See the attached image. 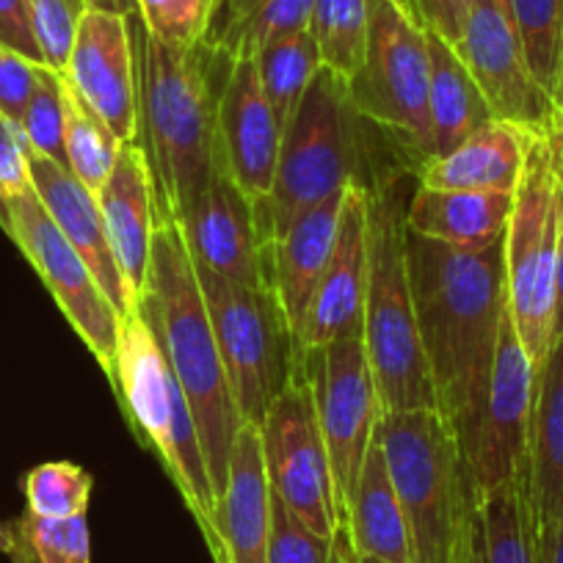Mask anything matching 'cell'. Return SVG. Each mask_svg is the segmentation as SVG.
I'll return each mask as SVG.
<instances>
[{
    "label": "cell",
    "instance_id": "obj_1",
    "mask_svg": "<svg viewBox=\"0 0 563 563\" xmlns=\"http://www.w3.org/2000/svg\"><path fill=\"white\" fill-rule=\"evenodd\" d=\"M409 279L422 351L437 389V411L456 426L489 382L508 312L503 241L467 252L406 230Z\"/></svg>",
    "mask_w": 563,
    "mask_h": 563
},
{
    "label": "cell",
    "instance_id": "obj_2",
    "mask_svg": "<svg viewBox=\"0 0 563 563\" xmlns=\"http://www.w3.org/2000/svg\"><path fill=\"white\" fill-rule=\"evenodd\" d=\"M139 307L153 323L186 395L219 503L227 489L232 448L238 431L243 429V417L232 398L230 378L216 345L191 252L183 241L177 221L169 216H161L155 230L147 288Z\"/></svg>",
    "mask_w": 563,
    "mask_h": 563
},
{
    "label": "cell",
    "instance_id": "obj_3",
    "mask_svg": "<svg viewBox=\"0 0 563 563\" xmlns=\"http://www.w3.org/2000/svg\"><path fill=\"white\" fill-rule=\"evenodd\" d=\"M232 64L205 42L172 47L141 29V119L161 216L175 219L221 169L219 100Z\"/></svg>",
    "mask_w": 563,
    "mask_h": 563
},
{
    "label": "cell",
    "instance_id": "obj_4",
    "mask_svg": "<svg viewBox=\"0 0 563 563\" xmlns=\"http://www.w3.org/2000/svg\"><path fill=\"white\" fill-rule=\"evenodd\" d=\"M384 459L404 508L411 563H467L481 489L437 409L382 415Z\"/></svg>",
    "mask_w": 563,
    "mask_h": 563
},
{
    "label": "cell",
    "instance_id": "obj_5",
    "mask_svg": "<svg viewBox=\"0 0 563 563\" xmlns=\"http://www.w3.org/2000/svg\"><path fill=\"white\" fill-rule=\"evenodd\" d=\"M406 208L387 183L367 186V294L362 343L382 415L437 409V389L422 351L406 246Z\"/></svg>",
    "mask_w": 563,
    "mask_h": 563
},
{
    "label": "cell",
    "instance_id": "obj_6",
    "mask_svg": "<svg viewBox=\"0 0 563 563\" xmlns=\"http://www.w3.org/2000/svg\"><path fill=\"white\" fill-rule=\"evenodd\" d=\"M113 393L122 400L135 437L158 453L213 555L219 547V503L205 464L202 442L169 356L141 307L128 312L119 327Z\"/></svg>",
    "mask_w": 563,
    "mask_h": 563
},
{
    "label": "cell",
    "instance_id": "obj_7",
    "mask_svg": "<svg viewBox=\"0 0 563 563\" xmlns=\"http://www.w3.org/2000/svg\"><path fill=\"white\" fill-rule=\"evenodd\" d=\"M349 84L321 67L299 111L282 133L279 164L268 199L257 205L265 241L279 238L301 213L360 180V124Z\"/></svg>",
    "mask_w": 563,
    "mask_h": 563
},
{
    "label": "cell",
    "instance_id": "obj_8",
    "mask_svg": "<svg viewBox=\"0 0 563 563\" xmlns=\"http://www.w3.org/2000/svg\"><path fill=\"white\" fill-rule=\"evenodd\" d=\"M197 268L216 345L243 422L260 429L265 411L301 373L294 327L271 288H246L213 271Z\"/></svg>",
    "mask_w": 563,
    "mask_h": 563
},
{
    "label": "cell",
    "instance_id": "obj_9",
    "mask_svg": "<svg viewBox=\"0 0 563 563\" xmlns=\"http://www.w3.org/2000/svg\"><path fill=\"white\" fill-rule=\"evenodd\" d=\"M561 232V188L544 130L530 133L522 177L514 191L503 254H506L508 310L525 354L539 371L552 345L555 265Z\"/></svg>",
    "mask_w": 563,
    "mask_h": 563
},
{
    "label": "cell",
    "instance_id": "obj_10",
    "mask_svg": "<svg viewBox=\"0 0 563 563\" xmlns=\"http://www.w3.org/2000/svg\"><path fill=\"white\" fill-rule=\"evenodd\" d=\"M429 34L398 0H371L362 67L349 80L356 113L411 155L415 169L431 158Z\"/></svg>",
    "mask_w": 563,
    "mask_h": 563
},
{
    "label": "cell",
    "instance_id": "obj_11",
    "mask_svg": "<svg viewBox=\"0 0 563 563\" xmlns=\"http://www.w3.org/2000/svg\"><path fill=\"white\" fill-rule=\"evenodd\" d=\"M0 227L18 243L31 268L45 282V288L56 299L58 310L64 312L69 327L78 332L86 349L95 354L113 387L122 316L113 310L108 296L102 294L89 265L80 260L73 243L62 235L36 191L14 199H0Z\"/></svg>",
    "mask_w": 563,
    "mask_h": 563
},
{
    "label": "cell",
    "instance_id": "obj_12",
    "mask_svg": "<svg viewBox=\"0 0 563 563\" xmlns=\"http://www.w3.org/2000/svg\"><path fill=\"white\" fill-rule=\"evenodd\" d=\"M533 384L536 367L525 354L508 310L484 395L467 417L451 426L459 451L481 492L508 484L525 473Z\"/></svg>",
    "mask_w": 563,
    "mask_h": 563
},
{
    "label": "cell",
    "instance_id": "obj_13",
    "mask_svg": "<svg viewBox=\"0 0 563 563\" xmlns=\"http://www.w3.org/2000/svg\"><path fill=\"white\" fill-rule=\"evenodd\" d=\"M257 431L271 495L279 497L312 533L334 539L340 517L332 464L305 373L282 389Z\"/></svg>",
    "mask_w": 563,
    "mask_h": 563
},
{
    "label": "cell",
    "instance_id": "obj_14",
    "mask_svg": "<svg viewBox=\"0 0 563 563\" xmlns=\"http://www.w3.org/2000/svg\"><path fill=\"white\" fill-rule=\"evenodd\" d=\"M301 373L310 384L312 404L321 422L329 464H332L338 517L343 519L345 503L382 420L362 334L334 340L323 349L305 351Z\"/></svg>",
    "mask_w": 563,
    "mask_h": 563
},
{
    "label": "cell",
    "instance_id": "obj_15",
    "mask_svg": "<svg viewBox=\"0 0 563 563\" xmlns=\"http://www.w3.org/2000/svg\"><path fill=\"white\" fill-rule=\"evenodd\" d=\"M453 51L478 84L495 119L544 130L561 117V108L530 73L511 0H470Z\"/></svg>",
    "mask_w": 563,
    "mask_h": 563
},
{
    "label": "cell",
    "instance_id": "obj_16",
    "mask_svg": "<svg viewBox=\"0 0 563 563\" xmlns=\"http://www.w3.org/2000/svg\"><path fill=\"white\" fill-rule=\"evenodd\" d=\"M62 75L122 144H133L141 128V91L130 18L84 9Z\"/></svg>",
    "mask_w": 563,
    "mask_h": 563
},
{
    "label": "cell",
    "instance_id": "obj_17",
    "mask_svg": "<svg viewBox=\"0 0 563 563\" xmlns=\"http://www.w3.org/2000/svg\"><path fill=\"white\" fill-rule=\"evenodd\" d=\"M175 221L194 263L246 288H268V241L257 205L224 169Z\"/></svg>",
    "mask_w": 563,
    "mask_h": 563
},
{
    "label": "cell",
    "instance_id": "obj_18",
    "mask_svg": "<svg viewBox=\"0 0 563 563\" xmlns=\"http://www.w3.org/2000/svg\"><path fill=\"white\" fill-rule=\"evenodd\" d=\"M367 186L349 183L340 210L338 238L329 263L318 282L305 323L299 332V351H316L334 340L362 334V310L367 294Z\"/></svg>",
    "mask_w": 563,
    "mask_h": 563
},
{
    "label": "cell",
    "instance_id": "obj_19",
    "mask_svg": "<svg viewBox=\"0 0 563 563\" xmlns=\"http://www.w3.org/2000/svg\"><path fill=\"white\" fill-rule=\"evenodd\" d=\"M279 147L282 124L265 100L254 58H241L221 89L219 161L254 205H263L274 188Z\"/></svg>",
    "mask_w": 563,
    "mask_h": 563
},
{
    "label": "cell",
    "instance_id": "obj_20",
    "mask_svg": "<svg viewBox=\"0 0 563 563\" xmlns=\"http://www.w3.org/2000/svg\"><path fill=\"white\" fill-rule=\"evenodd\" d=\"M97 202H100L119 274L139 305L144 288H147L155 230L161 224L158 183H155L147 150L139 147L135 141L122 144L117 166H113L106 188L97 194Z\"/></svg>",
    "mask_w": 563,
    "mask_h": 563
},
{
    "label": "cell",
    "instance_id": "obj_21",
    "mask_svg": "<svg viewBox=\"0 0 563 563\" xmlns=\"http://www.w3.org/2000/svg\"><path fill=\"white\" fill-rule=\"evenodd\" d=\"M29 166L36 197L45 205L51 219L56 221L62 235L73 243V249L80 254V260L89 265V271L95 274L97 285H100L102 294L108 296L113 310L122 318L128 316V312H133L139 305H135L128 285H124L122 274H119L111 243H108L100 202H97L95 194H91L67 166L56 164V161L45 158V155H36L34 150L29 153Z\"/></svg>",
    "mask_w": 563,
    "mask_h": 563
},
{
    "label": "cell",
    "instance_id": "obj_22",
    "mask_svg": "<svg viewBox=\"0 0 563 563\" xmlns=\"http://www.w3.org/2000/svg\"><path fill=\"white\" fill-rule=\"evenodd\" d=\"M219 547L213 563H268L271 486L265 478L260 431L249 422L238 431L232 448L227 489L216 511Z\"/></svg>",
    "mask_w": 563,
    "mask_h": 563
},
{
    "label": "cell",
    "instance_id": "obj_23",
    "mask_svg": "<svg viewBox=\"0 0 563 563\" xmlns=\"http://www.w3.org/2000/svg\"><path fill=\"white\" fill-rule=\"evenodd\" d=\"M525 486L533 530L541 536L563 517V334L536 371Z\"/></svg>",
    "mask_w": 563,
    "mask_h": 563
},
{
    "label": "cell",
    "instance_id": "obj_24",
    "mask_svg": "<svg viewBox=\"0 0 563 563\" xmlns=\"http://www.w3.org/2000/svg\"><path fill=\"white\" fill-rule=\"evenodd\" d=\"M345 188L301 213L268 246V288L279 296L282 310L294 327L296 340H299L301 323H305L318 282H321L329 254L334 249Z\"/></svg>",
    "mask_w": 563,
    "mask_h": 563
},
{
    "label": "cell",
    "instance_id": "obj_25",
    "mask_svg": "<svg viewBox=\"0 0 563 563\" xmlns=\"http://www.w3.org/2000/svg\"><path fill=\"white\" fill-rule=\"evenodd\" d=\"M530 133L506 119H492L456 150L417 166V186L440 191H503L514 194L522 177Z\"/></svg>",
    "mask_w": 563,
    "mask_h": 563
},
{
    "label": "cell",
    "instance_id": "obj_26",
    "mask_svg": "<svg viewBox=\"0 0 563 563\" xmlns=\"http://www.w3.org/2000/svg\"><path fill=\"white\" fill-rule=\"evenodd\" d=\"M514 194L440 191L417 186L406 205V230L453 249H489L506 238Z\"/></svg>",
    "mask_w": 563,
    "mask_h": 563
},
{
    "label": "cell",
    "instance_id": "obj_27",
    "mask_svg": "<svg viewBox=\"0 0 563 563\" xmlns=\"http://www.w3.org/2000/svg\"><path fill=\"white\" fill-rule=\"evenodd\" d=\"M340 528H345L356 555L378 558L387 563H411L404 508L384 459L378 429L345 503Z\"/></svg>",
    "mask_w": 563,
    "mask_h": 563
},
{
    "label": "cell",
    "instance_id": "obj_28",
    "mask_svg": "<svg viewBox=\"0 0 563 563\" xmlns=\"http://www.w3.org/2000/svg\"><path fill=\"white\" fill-rule=\"evenodd\" d=\"M429 34L431 84H429V128L431 158L456 150L467 135L495 119L489 102L481 95L470 69L442 36Z\"/></svg>",
    "mask_w": 563,
    "mask_h": 563
},
{
    "label": "cell",
    "instance_id": "obj_29",
    "mask_svg": "<svg viewBox=\"0 0 563 563\" xmlns=\"http://www.w3.org/2000/svg\"><path fill=\"white\" fill-rule=\"evenodd\" d=\"M316 0H221L205 45L230 62L254 58L282 36L307 31Z\"/></svg>",
    "mask_w": 563,
    "mask_h": 563
},
{
    "label": "cell",
    "instance_id": "obj_30",
    "mask_svg": "<svg viewBox=\"0 0 563 563\" xmlns=\"http://www.w3.org/2000/svg\"><path fill=\"white\" fill-rule=\"evenodd\" d=\"M467 563H536V530L525 473L508 484L481 492Z\"/></svg>",
    "mask_w": 563,
    "mask_h": 563
},
{
    "label": "cell",
    "instance_id": "obj_31",
    "mask_svg": "<svg viewBox=\"0 0 563 563\" xmlns=\"http://www.w3.org/2000/svg\"><path fill=\"white\" fill-rule=\"evenodd\" d=\"M254 67H257L265 100L285 133L294 113L299 111V102L305 100L307 89L323 67L316 40L310 31H296V34L274 40L254 56Z\"/></svg>",
    "mask_w": 563,
    "mask_h": 563
},
{
    "label": "cell",
    "instance_id": "obj_32",
    "mask_svg": "<svg viewBox=\"0 0 563 563\" xmlns=\"http://www.w3.org/2000/svg\"><path fill=\"white\" fill-rule=\"evenodd\" d=\"M64 153H67V169L89 188L100 194L117 166L122 141L113 130L86 106L78 91L64 80Z\"/></svg>",
    "mask_w": 563,
    "mask_h": 563
},
{
    "label": "cell",
    "instance_id": "obj_33",
    "mask_svg": "<svg viewBox=\"0 0 563 563\" xmlns=\"http://www.w3.org/2000/svg\"><path fill=\"white\" fill-rule=\"evenodd\" d=\"M371 29V0H316L310 36L316 40L323 67L349 84L362 67Z\"/></svg>",
    "mask_w": 563,
    "mask_h": 563
},
{
    "label": "cell",
    "instance_id": "obj_34",
    "mask_svg": "<svg viewBox=\"0 0 563 563\" xmlns=\"http://www.w3.org/2000/svg\"><path fill=\"white\" fill-rule=\"evenodd\" d=\"M7 555L12 563H91L86 517L47 519L25 508L7 525Z\"/></svg>",
    "mask_w": 563,
    "mask_h": 563
},
{
    "label": "cell",
    "instance_id": "obj_35",
    "mask_svg": "<svg viewBox=\"0 0 563 563\" xmlns=\"http://www.w3.org/2000/svg\"><path fill=\"white\" fill-rule=\"evenodd\" d=\"M530 73L563 108V0H511Z\"/></svg>",
    "mask_w": 563,
    "mask_h": 563
},
{
    "label": "cell",
    "instance_id": "obj_36",
    "mask_svg": "<svg viewBox=\"0 0 563 563\" xmlns=\"http://www.w3.org/2000/svg\"><path fill=\"white\" fill-rule=\"evenodd\" d=\"M95 478L73 462H47L23 478L25 508L36 517H86Z\"/></svg>",
    "mask_w": 563,
    "mask_h": 563
},
{
    "label": "cell",
    "instance_id": "obj_37",
    "mask_svg": "<svg viewBox=\"0 0 563 563\" xmlns=\"http://www.w3.org/2000/svg\"><path fill=\"white\" fill-rule=\"evenodd\" d=\"M221 0H139L141 29L172 47H197L208 40Z\"/></svg>",
    "mask_w": 563,
    "mask_h": 563
},
{
    "label": "cell",
    "instance_id": "obj_38",
    "mask_svg": "<svg viewBox=\"0 0 563 563\" xmlns=\"http://www.w3.org/2000/svg\"><path fill=\"white\" fill-rule=\"evenodd\" d=\"M23 128L29 147L36 155L56 161V164L67 166V153H64V84L62 73L56 69L40 67V80L31 95L29 106L23 113Z\"/></svg>",
    "mask_w": 563,
    "mask_h": 563
},
{
    "label": "cell",
    "instance_id": "obj_39",
    "mask_svg": "<svg viewBox=\"0 0 563 563\" xmlns=\"http://www.w3.org/2000/svg\"><path fill=\"white\" fill-rule=\"evenodd\" d=\"M25 7H29L31 31L40 45L42 64L64 73L73 53L80 9L73 0H25Z\"/></svg>",
    "mask_w": 563,
    "mask_h": 563
},
{
    "label": "cell",
    "instance_id": "obj_40",
    "mask_svg": "<svg viewBox=\"0 0 563 563\" xmlns=\"http://www.w3.org/2000/svg\"><path fill=\"white\" fill-rule=\"evenodd\" d=\"M268 563H332V539L312 533L274 495H271Z\"/></svg>",
    "mask_w": 563,
    "mask_h": 563
},
{
    "label": "cell",
    "instance_id": "obj_41",
    "mask_svg": "<svg viewBox=\"0 0 563 563\" xmlns=\"http://www.w3.org/2000/svg\"><path fill=\"white\" fill-rule=\"evenodd\" d=\"M40 67L42 64L0 45V113L9 122H23L25 106L40 80Z\"/></svg>",
    "mask_w": 563,
    "mask_h": 563
},
{
    "label": "cell",
    "instance_id": "obj_42",
    "mask_svg": "<svg viewBox=\"0 0 563 563\" xmlns=\"http://www.w3.org/2000/svg\"><path fill=\"white\" fill-rule=\"evenodd\" d=\"M29 153L31 147L23 128L0 113V199H14L34 191Z\"/></svg>",
    "mask_w": 563,
    "mask_h": 563
},
{
    "label": "cell",
    "instance_id": "obj_43",
    "mask_svg": "<svg viewBox=\"0 0 563 563\" xmlns=\"http://www.w3.org/2000/svg\"><path fill=\"white\" fill-rule=\"evenodd\" d=\"M409 3L422 29L442 36L448 45H456L470 12V0H409Z\"/></svg>",
    "mask_w": 563,
    "mask_h": 563
},
{
    "label": "cell",
    "instance_id": "obj_44",
    "mask_svg": "<svg viewBox=\"0 0 563 563\" xmlns=\"http://www.w3.org/2000/svg\"><path fill=\"white\" fill-rule=\"evenodd\" d=\"M0 45L42 64V53L34 40V31H31L25 0H0Z\"/></svg>",
    "mask_w": 563,
    "mask_h": 563
},
{
    "label": "cell",
    "instance_id": "obj_45",
    "mask_svg": "<svg viewBox=\"0 0 563 563\" xmlns=\"http://www.w3.org/2000/svg\"><path fill=\"white\" fill-rule=\"evenodd\" d=\"M555 161L558 188H561V232H558V265H555V318H552V340L563 334V111L544 128Z\"/></svg>",
    "mask_w": 563,
    "mask_h": 563
},
{
    "label": "cell",
    "instance_id": "obj_46",
    "mask_svg": "<svg viewBox=\"0 0 563 563\" xmlns=\"http://www.w3.org/2000/svg\"><path fill=\"white\" fill-rule=\"evenodd\" d=\"M536 563H563V517L555 528L536 536Z\"/></svg>",
    "mask_w": 563,
    "mask_h": 563
},
{
    "label": "cell",
    "instance_id": "obj_47",
    "mask_svg": "<svg viewBox=\"0 0 563 563\" xmlns=\"http://www.w3.org/2000/svg\"><path fill=\"white\" fill-rule=\"evenodd\" d=\"M86 9H108L130 20L139 18V0H86Z\"/></svg>",
    "mask_w": 563,
    "mask_h": 563
},
{
    "label": "cell",
    "instance_id": "obj_48",
    "mask_svg": "<svg viewBox=\"0 0 563 563\" xmlns=\"http://www.w3.org/2000/svg\"><path fill=\"white\" fill-rule=\"evenodd\" d=\"M332 563H356L354 544H351L345 528H338V533L332 539Z\"/></svg>",
    "mask_w": 563,
    "mask_h": 563
},
{
    "label": "cell",
    "instance_id": "obj_49",
    "mask_svg": "<svg viewBox=\"0 0 563 563\" xmlns=\"http://www.w3.org/2000/svg\"><path fill=\"white\" fill-rule=\"evenodd\" d=\"M7 539H9V533H7V525L0 522V552L7 550Z\"/></svg>",
    "mask_w": 563,
    "mask_h": 563
},
{
    "label": "cell",
    "instance_id": "obj_50",
    "mask_svg": "<svg viewBox=\"0 0 563 563\" xmlns=\"http://www.w3.org/2000/svg\"><path fill=\"white\" fill-rule=\"evenodd\" d=\"M356 563H387V561H378V558H367V555H356Z\"/></svg>",
    "mask_w": 563,
    "mask_h": 563
},
{
    "label": "cell",
    "instance_id": "obj_51",
    "mask_svg": "<svg viewBox=\"0 0 563 563\" xmlns=\"http://www.w3.org/2000/svg\"><path fill=\"white\" fill-rule=\"evenodd\" d=\"M73 3L80 9V12H84V9H86V0H73Z\"/></svg>",
    "mask_w": 563,
    "mask_h": 563
},
{
    "label": "cell",
    "instance_id": "obj_52",
    "mask_svg": "<svg viewBox=\"0 0 563 563\" xmlns=\"http://www.w3.org/2000/svg\"><path fill=\"white\" fill-rule=\"evenodd\" d=\"M398 3H404V7L409 9V12H411V3H409V0H398Z\"/></svg>",
    "mask_w": 563,
    "mask_h": 563
},
{
    "label": "cell",
    "instance_id": "obj_53",
    "mask_svg": "<svg viewBox=\"0 0 563 563\" xmlns=\"http://www.w3.org/2000/svg\"><path fill=\"white\" fill-rule=\"evenodd\" d=\"M561 111H563V108H561Z\"/></svg>",
    "mask_w": 563,
    "mask_h": 563
}]
</instances>
